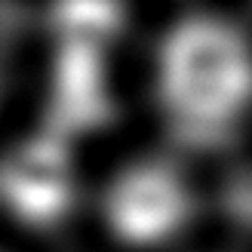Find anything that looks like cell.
Wrapping results in <instances>:
<instances>
[{
    "mask_svg": "<svg viewBox=\"0 0 252 252\" xmlns=\"http://www.w3.org/2000/svg\"><path fill=\"white\" fill-rule=\"evenodd\" d=\"M151 95L179 151H216L252 120V34L228 12L197 9L160 31Z\"/></svg>",
    "mask_w": 252,
    "mask_h": 252,
    "instance_id": "obj_1",
    "label": "cell"
},
{
    "mask_svg": "<svg viewBox=\"0 0 252 252\" xmlns=\"http://www.w3.org/2000/svg\"><path fill=\"white\" fill-rule=\"evenodd\" d=\"M90 216L120 252H175L203 216V194L179 154L148 151L93 185Z\"/></svg>",
    "mask_w": 252,
    "mask_h": 252,
    "instance_id": "obj_2",
    "label": "cell"
},
{
    "mask_svg": "<svg viewBox=\"0 0 252 252\" xmlns=\"http://www.w3.org/2000/svg\"><path fill=\"white\" fill-rule=\"evenodd\" d=\"M93 182L65 132L46 129L12 142L0 154V216L22 237H59L90 216Z\"/></svg>",
    "mask_w": 252,
    "mask_h": 252,
    "instance_id": "obj_3",
    "label": "cell"
},
{
    "mask_svg": "<svg viewBox=\"0 0 252 252\" xmlns=\"http://www.w3.org/2000/svg\"><path fill=\"white\" fill-rule=\"evenodd\" d=\"M0 252H6V249H3V246H0Z\"/></svg>",
    "mask_w": 252,
    "mask_h": 252,
    "instance_id": "obj_4",
    "label": "cell"
}]
</instances>
